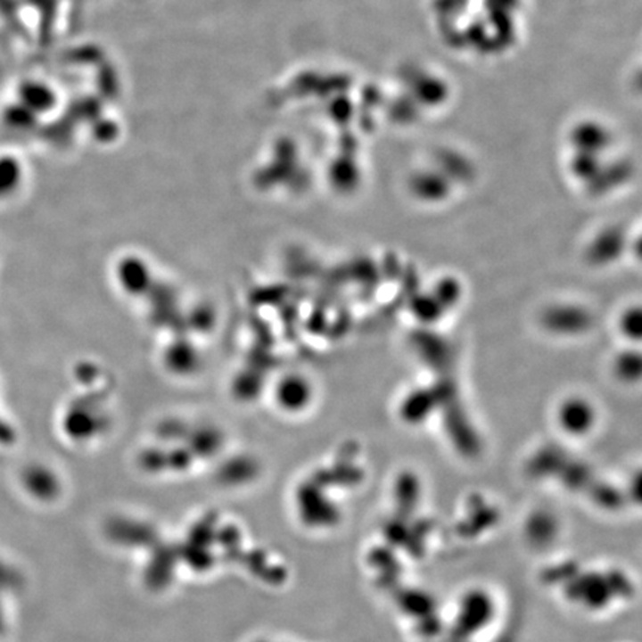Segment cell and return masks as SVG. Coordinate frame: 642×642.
Listing matches in <instances>:
<instances>
[{"instance_id":"7a4b0ae2","label":"cell","mask_w":642,"mask_h":642,"mask_svg":"<svg viewBox=\"0 0 642 642\" xmlns=\"http://www.w3.org/2000/svg\"><path fill=\"white\" fill-rule=\"evenodd\" d=\"M13 185V176H11L9 165L0 162V198H4Z\"/></svg>"},{"instance_id":"6da1fadb","label":"cell","mask_w":642,"mask_h":642,"mask_svg":"<svg viewBox=\"0 0 642 642\" xmlns=\"http://www.w3.org/2000/svg\"><path fill=\"white\" fill-rule=\"evenodd\" d=\"M595 410L588 401L581 399H568L559 407V425L571 436H584L592 430L595 424Z\"/></svg>"},{"instance_id":"3957f363","label":"cell","mask_w":642,"mask_h":642,"mask_svg":"<svg viewBox=\"0 0 642 642\" xmlns=\"http://www.w3.org/2000/svg\"><path fill=\"white\" fill-rule=\"evenodd\" d=\"M11 439H12L11 428H9L8 424L4 423V419L0 418V443L11 441Z\"/></svg>"}]
</instances>
